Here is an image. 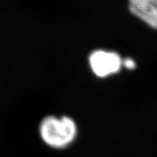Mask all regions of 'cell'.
Wrapping results in <instances>:
<instances>
[{
    "mask_svg": "<svg viewBox=\"0 0 157 157\" xmlns=\"http://www.w3.org/2000/svg\"><path fill=\"white\" fill-rule=\"evenodd\" d=\"M42 140L54 148H64L74 141L78 134V127L72 118L62 116H48L39 126Z\"/></svg>",
    "mask_w": 157,
    "mask_h": 157,
    "instance_id": "obj_1",
    "label": "cell"
},
{
    "mask_svg": "<svg viewBox=\"0 0 157 157\" xmlns=\"http://www.w3.org/2000/svg\"><path fill=\"white\" fill-rule=\"evenodd\" d=\"M89 63L92 71L98 78L113 75L123 67V59L114 51L95 50L90 55Z\"/></svg>",
    "mask_w": 157,
    "mask_h": 157,
    "instance_id": "obj_2",
    "label": "cell"
},
{
    "mask_svg": "<svg viewBox=\"0 0 157 157\" xmlns=\"http://www.w3.org/2000/svg\"><path fill=\"white\" fill-rule=\"evenodd\" d=\"M132 14L157 30V0H128Z\"/></svg>",
    "mask_w": 157,
    "mask_h": 157,
    "instance_id": "obj_3",
    "label": "cell"
},
{
    "mask_svg": "<svg viewBox=\"0 0 157 157\" xmlns=\"http://www.w3.org/2000/svg\"><path fill=\"white\" fill-rule=\"evenodd\" d=\"M136 66V64L132 58H127L123 60V67H125L128 70H134Z\"/></svg>",
    "mask_w": 157,
    "mask_h": 157,
    "instance_id": "obj_4",
    "label": "cell"
}]
</instances>
